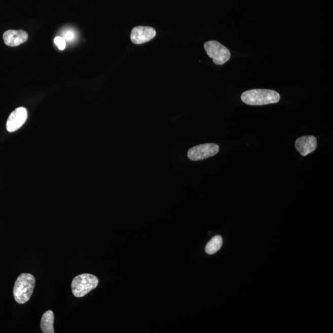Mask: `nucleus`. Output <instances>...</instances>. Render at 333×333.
Masks as SVG:
<instances>
[{
	"label": "nucleus",
	"mask_w": 333,
	"mask_h": 333,
	"mask_svg": "<svg viewBox=\"0 0 333 333\" xmlns=\"http://www.w3.org/2000/svg\"><path fill=\"white\" fill-rule=\"evenodd\" d=\"M244 103L251 106H262L277 103L280 99V95L276 91L267 89H254L246 91L241 95Z\"/></svg>",
	"instance_id": "obj_1"
},
{
	"label": "nucleus",
	"mask_w": 333,
	"mask_h": 333,
	"mask_svg": "<svg viewBox=\"0 0 333 333\" xmlns=\"http://www.w3.org/2000/svg\"><path fill=\"white\" fill-rule=\"evenodd\" d=\"M35 286V278L30 273L20 275L14 284L13 295L16 303L24 304L30 300Z\"/></svg>",
	"instance_id": "obj_2"
},
{
	"label": "nucleus",
	"mask_w": 333,
	"mask_h": 333,
	"mask_svg": "<svg viewBox=\"0 0 333 333\" xmlns=\"http://www.w3.org/2000/svg\"><path fill=\"white\" fill-rule=\"evenodd\" d=\"M99 280L96 276L84 273L76 276L71 283V289L74 296L82 298L98 286Z\"/></svg>",
	"instance_id": "obj_3"
},
{
	"label": "nucleus",
	"mask_w": 333,
	"mask_h": 333,
	"mask_svg": "<svg viewBox=\"0 0 333 333\" xmlns=\"http://www.w3.org/2000/svg\"><path fill=\"white\" fill-rule=\"evenodd\" d=\"M204 47L207 55L213 59L215 64H224L231 57L229 50L217 41L207 42L205 43Z\"/></svg>",
	"instance_id": "obj_4"
},
{
	"label": "nucleus",
	"mask_w": 333,
	"mask_h": 333,
	"mask_svg": "<svg viewBox=\"0 0 333 333\" xmlns=\"http://www.w3.org/2000/svg\"><path fill=\"white\" fill-rule=\"evenodd\" d=\"M219 146L215 143H206L198 145L190 148L188 152V158L193 161L204 160L217 155Z\"/></svg>",
	"instance_id": "obj_5"
},
{
	"label": "nucleus",
	"mask_w": 333,
	"mask_h": 333,
	"mask_svg": "<svg viewBox=\"0 0 333 333\" xmlns=\"http://www.w3.org/2000/svg\"><path fill=\"white\" fill-rule=\"evenodd\" d=\"M27 119V111L25 108L20 107L11 113L7 122V129L9 132L18 130L23 125Z\"/></svg>",
	"instance_id": "obj_6"
},
{
	"label": "nucleus",
	"mask_w": 333,
	"mask_h": 333,
	"mask_svg": "<svg viewBox=\"0 0 333 333\" xmlns=\"http://www.w3.org/2000/svg\"><path fill=\"white\" fill-rule=\"evenodd\" d=\"M156 35L155 28L151 27L137 26L133 28L130 39L133 44L141 45L152 41Z\"/></svg>",
	"instance_id": "obj_7"
},
{
	"label": "nucleus",
	"mask_w": 333,
	"mask_h": 333,
	"mask_svg": "<svg viewBox=\"0 0 333 333\" xmlns=\"http://www.w3.org/2000/svg\"><path fill=\"white\" fill-rule=\"evenodd\" d=\"M317 140L314 136H303L296 139L295 149L303 156H306L317 149Z\"/></svg>",
	"instance_id": "obj_8"
},
{
	"label": "nucleus",
	"mask_w": 333,
	"mask_h": 333,
	"mask_svg": "<svg viewBox=\"0 0 333 333\" xmlns=\"http://www.w3.org/2000/svg\"><path fill=\"white\" fill-rule=\"evenodd\" d=\"M3 38L8 46L17 47L27 41L28 34L24 30H10L6 31Z\"/></svg>",
	"instance_id": "obj_9"
},
{
	"label": "nucleus",
	"mask_w": 333,
	"mask_h": 333,
	"mask_svg": "<svg viewBox=\"0 0 333 333\" xmlns=\"http://www.w3.org/2000/svg\"><path fill=\"white\" fill-rule=\"evenodd\" d=\"M55 316L53 311L47 310L42 315L41 322V328L43 332L54 333L53 324Z\"/></svg>",
	"instance_id": "obj_10"
},
{
	"label": "nucleus",
	"mask_w": 333,
	"mask_h": 333,
	"mask_svg": "<svg viewBox=\"0 0 333 333\" xmlns=\"http://www.w3.org/2000/svg\"><path fill=\"white\" fill-rule=\"evenodd\" d=\"M222 244H223V240H222L221 236H215L207 243L205 250H206L207 254H214L220 249Z\"/></svg>",
	"instance_id": "obj_11"
},
{
	"label": "nucleus",
	"mask_w": 333,
	"mask_h": 333,
	"mask_svg": "<svg viewBox=\"0 0 333 333\" xmlns=\"http://www.w3.org/2000/svg\"><path fill=\"white\" fill-rule=\"evenodd\" d=\"M76 37V33H74L73 31L70 29L65 30L63 33V37L65 41L68 42H70L73 41Z\"/></svg>",
	"instance_id": "obj_12"
},
{
	"label": "nucleus",
	"mask_w": 333,
	"mask_h": 333,
	"mask_svg": "<svg viewBox=\"0 0 333 333\" xmlns=\"http://www.w3.org/2000/svg\"><path fill=\"white\" fill-rule=\"evenodd\" d=\"M55 43L60 50H64L65 46H66L64 39L61 36H56L55 39Z\"/></svg>",
	"instance_id": "obj_13"
}]
</instances>
